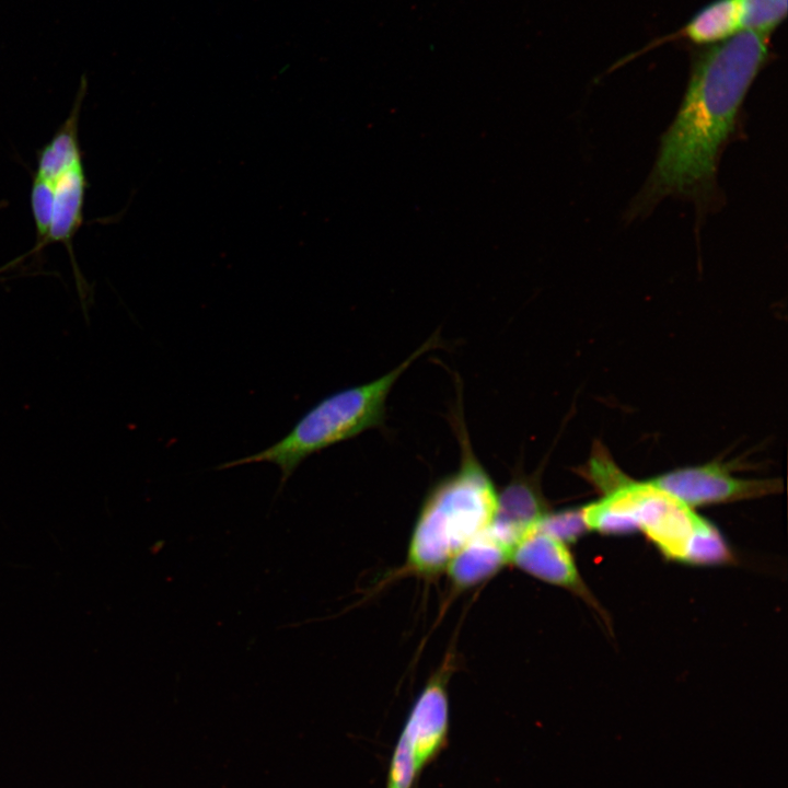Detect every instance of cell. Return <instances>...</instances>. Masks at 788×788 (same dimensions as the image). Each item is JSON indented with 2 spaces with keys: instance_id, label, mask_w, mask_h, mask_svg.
Returning a JSON list of instances; mask_svg holds the SVG:
<instances>
[{
  "instance_id": "obj_1",
  "label": "cell",
  "mask_w": 788,
  "mask_h": 788,
  "mask_svg": "<svg viewBox=\"0 0 788 788\" xmlns=\"http://www.w3.org/2000/svg\"><path fill=\"white\" fill-rule=\"evenodd\" d=\"M767 51L766 35L741 30L699 57L682 105L662 137L641 205L710 188L719 152Z\"/></svg>"
},
{
  "instance_id": "obj_2",
  "label": "cell",
  "mask_w": 788,
  "mask_h": 788,
  "mask_svg": "<svg viewBox=\"0 0 788 788\" xmlns=\"http://www.w3.org/2000/svg\"><path fill=\"white\" fill-rule=\"evenodd\" d=\"M598 489L601 498L580 509L588 530L603 534L640 531L674 561L720 565L732 560L715 525L647 480H635L616 467Z\"/></svg>"
},
{
  "instance_id": "obj_3",
  "label": "cell",
  "mask_w": 788,
  "mask_h": 788,
  "mask_svg": "<svg viewBox=\"0 0 788 788\" xmlns=\"http://www.w3.org/2000/svg\"><path fill=\"white\" fill-rule=\"evenodd\" d=\"M460 468L428 493L416 520L407 551L412 572L433 576L476 535L496 513L498 494L479 464L465 431L460 428Z\"/></svg>"
},
{
  "instance_id": "obj_4",
  "label": "cell",
  "mask_w": 788,
  "mask_h": 788,
  "mask_svg": "<svg viewBox=\"0 0 788 788\" xmlns=\"http://www.w3.org/2000/svg\"><path fill=\"white\" fill-rule=\"evenodd\" d=\"M437 343L432 336L399 366L372 382L337 391L306 410L289 432L254 454L217 466L270 463L280 471L281 491L299 465L312 454L351 439L384 420L387 395L399 375Z\"/></svg>"
},
{
  "instance_id": "obj_5",
  "label": "cell",
  "mask_w": 788,
  "mask_h": 788,
  "mask_svg": "<svg viewBox=\"0 0 788 788\" xmlns=\"http://www.w3.org/2000/svg\"><path fill=\"white\" fill-rule=\"evenodd\" d=\"M647 482L691 509L761 498L783 490L778 478H740L718 462L675 468Z\"/></svg>"
},
{
  "instance_id": "obj_6",
  "label": "cell",
  "mask_w": 788,
  "mask_h": 788,
  "mask_svg": "<svg viewBox=\"0 0 788 788\" xmlns=\"http://www.w3.org/2000/svg\"><path fill=\"white\" fill-rule=\"evenodd\" d=\"M510 561L536 579L570 591L605 617L584 583L568 544L556 536L536 528L514 546Z\"/></svg>"
},
{
  "instance_id": "obj_7",
  "label": "cell",
  "mask_w": 788,
  "mask_h": 788,
  "mask_svg": "<svg viewBox=\"0 0 788 788\" xmlns=\"http://www.w3.org/2000/svg\"><path fill=\"white\" fill-rule=\"evenodd\" d=\"M452 663L445 659L415 702L402 733L410 742L420 770L443 749L449 731L447 684Z\"/></svg>"
},
{
  "instance_id": "obj_8",
  "label": "cell",
  "mask_w": 788,
  "mask_h": 788,
  "mask_svg": "<svg viewBox=\"0 0 788 788\" xmlns=\"http://www.w3.org/2000/svg\"><path fill=\"white\" fill-rule=\"evenodd\" d=\"M549 512L538 482L533 477L518 475L498 494L496 513L489 529L512 552Z\"/></svg>"
},
{
  "instance_id": "obj_9",
  "label": "cell",
  "mask_w": 788,
  "mask_h": 788,
  "mask_svg": "<svg viewBox=\"0 0 788 788\" xmlns=\"http://www.w3.org/2000/svg\"><path fill=\"white\" fill-rule=\"evenodd\" d=\"M511 551L489 526L467 543L445 567L453 586L465 590L495 576L510 561Z\"/></svg>"
},
{
  "instance_id": "obj_10",
  "label": "cell",
  "mask_w": 788,
  "mask_h": 788,
  "mask_svg": "<svg viewBox=\"0 0 788 788\" xmlns=\"http://www.w3.org/2000/svg\"><path fill=\"white\" fill-rule=\"evenodd\" d=\"M86 178L82 163L63 173L54 182V207L48 242L69 244L82 222Z\"/></svg>"
},
{
  "instance_id": "obj_11",
  "label": "cell",
  "mask_w": 788,
  "mask_h": 788,
  "mask_svg": "<svg viewBox=\"0 0 788 788\" xmlns=\"http://www.w3.org/2000/svg\"><path fill=\"white\" fill-rule=\"evenodd\" d=\"M79 105L76 104L72 113L42 150L36 176L54 183L63 173L81 164L78 140Z\"/></svg>"
},
{
  "instance_id": "obj_12",
  "label": "cell",
  "mask_w": 788,
  "mask_h": 788,
  "mask_svg": "<svg viewBox=\"0 0 788 788\" xmlns=\"http://www.w3.org/2000/svg\"><path fill=\"white\" fill-rule=\"evenodd\" d=\"M741 31L740 0H716L686 25V36L697 44L722 42Z\"/></svg>"
},
{
  "instance_id": "obj_13",
  "label": "cell",
  "mask_w": 788,
  "mask_h": 788,
  "mask_svg": "<svg viewBox=\"0 0 788 788\" xmlns=\"http://www.w3.org/2000/svg\"><path fill=\"white\" fill-rule=\"evenodd\" d=\"M788 0H740L741 30L767 35L786 18Z\"/></svg>"
},
{
  "instance_id": "obj_14",
  "label": "cell",
  "mask_w": 788,
  "mask_h": 788,
  "mask_svg": "<svg viewBox=\"0 0 788 788\" xmlns=\"http://www.w3.org/2000/svg\"><path fill=\"white\" fill-rule=\"evenodd\" d=\"M419 773L414 749L401 733L391 757L386 788H412Z\"/></svg>"
},
{
  "instance_id": "obj_15",
  "label": "cell",
  "mask_w": 788,
  "mask_h": 788,
  "mask_svg": "<svg viewBox=\"0 0 788 788\" xmlns=\"http://www.w3.org/2000/svg\"><path fill=\"white\" fill-rule=\"evenodd\" d=\"M54 183L35 176L31 189V208L38 240L45 244L53 216Z\"/></svg>"
},
{
  "instance_id": "obj_16",
  "label": "cell",
  "mask_w": 788,
  "mask_h": 788,
  "mask_svg": "<svg viewBox=\"0 0 788 788\" xmlns=\"http://www.w3.org/2000/svg\"><path fill=\"white\" fill-rule=\"evenodd\" d=\"M537 528L568 545L575 543L588 530L580 509L560 512L551 511Z\"/></svg>"
}]
</instances>
